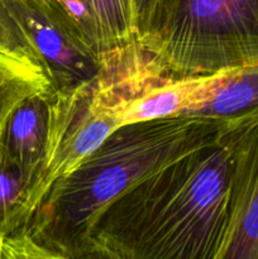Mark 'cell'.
<instances>
[{"label":"cell","instance_id":"6da1fadb","mask_svg":"<svg viewBox=\"0 0 258 259\" xmlns=\"http://www.w3.org/2000/svg\"><path fill=\"white\" fill-rule=\"evenodd\" d=\"M229 180L218 137L119 195L94 223L80 258L217 259Z\"/></svg>","mask_w":258,"mask_h":259},{"label":"cell","instance_id":"7a4b0ae2","mask_svg":"<svg viewBox=\"0 0 258 259\" xmlns=\"http://www.w3.org/2000/svg\"><path fill=\"white\" fill-rule=\"evenodd\" d=\"M224 119L177 114L124 124L56 180L20 237L38 258H80L110 202L174 159L217 141Z\"/></svg>","mask_w":258,"mask_h":259},{"label":"cell","instance_id":"3957f363","mask_svg":"<svg viewBox=\"0 0 258 259\" xmlns=\"http://www.w3.org/2000/svg\"><path fill=\"white\" fill-rule=\"evenodd\" d=\"M136 40L163 75H215L257 63L258 0H156Z\"/></svg>","mask_w":258,"mask_h":259},{"label":"cell","instance_id":"277c9868","mask_svg":"<svg viewBox=\"0 0 258 259\" xmlns=\"http://www.w3.org/2000/svg\"><path fill=\"white\" fill-rule=\"evenodd\" d=\"M120 114L118 99L98 75L71 91H53L47 149L30 192V218L56 180L75 168L121 126Z\"/></svg>","mask_w":258,"mask_h":259},{"label":"cell","instance_id":"5b68a950","mask_svg":"<svg viewBox=\"0 0 258 259\" xmlns=\"http://www.w3.org/2000/svg\"><path fill=\"white\" fill-rule=\"evenodd\" d=\"M10 4L53 91H71L96 77L100 53L62 4L57 0H10Z\"/></svg>","mask_w":258,"mask_h":259},{"label":"cell","instance_id":"8992f818","mask_svg":"<svg viewBox=\"0 0 258 259\" xmlns=\"http://www.w3.org/2000/svg\"><path fill=\"white\" fill-rule=\"evenodd\" d=\"M230 162L228 220L217 259H258V114L224 119Z\"/></svg>","mask_w":258,"mask_h":259},{"label":"cell","instance_id":"52a82bcc","mask_svg":"<svg viewBox=\"0 0 258 259\" xmlns=\"http://www.w3.org/2000/svg\"><path fill=\"white\" fill-rule=\"evenodd\" d=\"M151 61V58H149ZM225 72L201 76L163 75L151 61L149 68L121 108V125L186 114L215 93Z\"/></svg>","mask_w":258,"mask_h":259},{"label":"cell","instance_id":"ba28073f","mask_svg":"<svg viewBox=\"0 0 258 259\" xmlns=\"http://www.w3.org/2000/svg\"><path fill=\"white\" fill-rule=\"evenodd\" d=\"M52 93L37 94L19 104L10 115L0 141L7 156L32 175L33 182L47 149Z\"/></svg>","mask_w":258,"mask_h":259},{"label":"cell","instance_id":"9c48e42d","mask_svg":"<svg viewBox=\"0 0 258 259\" xmlns=\"http://www.w3.org/2000/svg\"><path fill=\"white\" fill-rule=\"evenodd\" d=\"M186 114L219 119L258 114V62L227 71L210 99Z\"/></svg>","mask_w":258,"mask_h":259},{"label":"cell","instance_id":"30bf717a","mask_svg":"<svg viewBox=\"0 0 258 259\" xmlns=\"http://www.w3.org/2000/svg\"><path fill=\"white\" fill-rule=\"evenodd\" d=\"M33 177L12 161L0 144V259L8 242L30 218Z\"/></svg>","mask_w":258,"mask_h":259},{"label":"cell","instance_id":"8fae6325","mask_svg":"<svg viewBox=\"0 0 258 259\" xmlns=\"http://www.w3.org/2000/svg\"><path fill=\"white\" fill-rule=\"evenodd\" d=\"M88 15L89 34L99 53L136 39L132 0H81Z\"/></svg>","mask_w":258,"mask_h":259},{"label":"cell","instance_id":"7c38bea8","mask_svg":"<svg viewBox=\"0 0 258 259\" xmlns=\"http://www.w3.org/2000/svg\"><path fill=\"white\" fill-rule=\"evenodd\" d=\"M53 91L42 68L0 52V141L13 111L25 99Z\"/></svg>","mask_w":258,"mask_h":259},{"label":"cell","instance_id":"4fadbf2b","mask_svg":"<svg viewBox=\"0 0 258 259\" xmlns=\"http://www.w3.org/2000/svg\"><path fill=\"white\" fill-rule=\"evenodd\" d=\"M0 52L14 56L42 68L39 57L24 28L18 20L10 0H0Z\"/></svg>","mask_w":258,"mask_h":259},{"label":"cell","instance_id":"5bb4252c","mask_svg":"<svg viewBox=\"0 0 258 259\" xmlns=\"http://www.w3.org/2000/svg\"><path fill=\"white\" fill-rule=\"evenodd\" d=\"M156 0H132V12H133V23L136 38L146 28Z\"/></svg>","mask_w":258,"mask_h":259},{"label":"cell","instance_id":"9a60e30c","mask_svg":"<svg viewBox=\"0 0 258 259\" xmlns=\"http://www.w3.org/2000/svg\"><path fill=\"white\" fill-rule=\"evenodd\" d=\"M57 2L60 3V4H62L63 7L66 8V10L72 15L73 19L78 23V25L82 28V30L86 33L89 39H90V34H89L88 15H86V10L85 8H83V4L81 3V0H57ZM94 47H95V46H94Z\"/></svg>","mask_w":258,"mask_h":259}]
</instances>
